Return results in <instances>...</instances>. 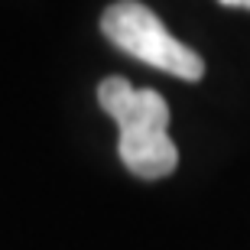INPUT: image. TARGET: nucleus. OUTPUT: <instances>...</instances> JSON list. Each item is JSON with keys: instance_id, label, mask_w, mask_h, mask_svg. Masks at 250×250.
Returning a JSON list of instances; mask_svg holds the SVG:
<instances>
[{"instance_id": "f257e3e1", "label": "nucleus", "mask_w": 250, "mask_h": 250, "mask_svg": "<svg viewBox=\"0 0 250 250\" xmlns=\"http://www.w3.org/2000/svg\"><path fill=\"white\" fill-rule=\"evenodd\" d=\"M101 29L121 52L153 65L159 72L186 78V82H198L205 75L202 56L195 49H188L186 42H179L163 26V20L140 0H117V3H111L101 17Z\"/></svg>"}, {"instance_id": "f03ea898", "label": "nucleus", "mask_w": 250, "mask_h": 250, "mask_svg": "<svg viewBox=\"0 0 250 250\" xmlns=\"http://www.w3.org/2000/svg\"><path fill=\"white\" fill-rule=\"evenodd\" d=\"M98 104L111 114L121 130H166L169 107L163 94L149 88H133L127 78H104L98 84Z\"/></svg>"}, {"instance_id": "7ed1b4c3", "label": "nucleus", "mask_w": 250, "mask_h": 250, "mask_svg": "<svg viewBox=\"0 0 250 250\" xmlns=\"http://www.w3.org/2000/svg\"><path fill=\"white\" fill-rule=\"evenodd\" d=\"M117 153L124 166L140 179H163L179 163V149L169 130H121Z\"/></svg>"}, {"instance_id": "20e7f679", "label": "nucleus", "mask_w": 250, "mask_h": 250, "mask_svg": "<svg viewBox=\"0 0 250 250\" xmlns=\"http://www.w3.org/2000/svg\"><path fill=\"white\" fill-rule=\"evenodd\" d=\"M224 7H241V10H250V0H221Z\"/></svg>"}]
</instances>
